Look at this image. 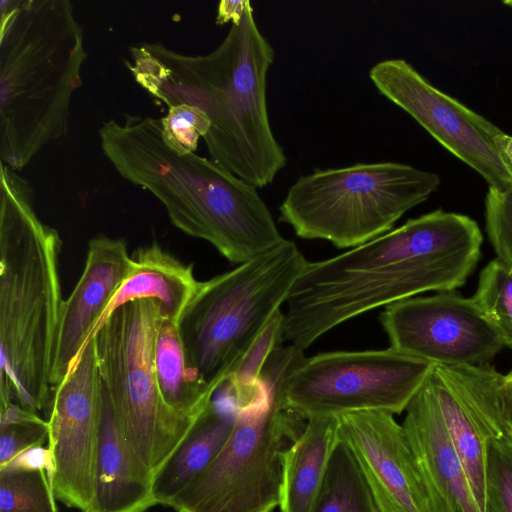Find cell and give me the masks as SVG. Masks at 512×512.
I'll return each instance as SVG.
<instances>
[{"label":"cell","instance_id":"cell-1","mask_svg":"<svg viewBox=\"0 0 512 512\" xmlns=\"http://www.w3.org/2000/svg\"><path fill=\"white\" fill-rule=\"evenodd\" d=\"M135 80L158 102L176 108L203 138L210 159L256 188L273 182L288 158L267 106V75L275 59L248 1L211 52L187 55L160 43L129 49Z\"/></svg>","mask_w":512,"mask_h":512},{"label":"cell","instance_id":"cell-2","mask_svg":"<svg viewBox=\"0 0 512 512\" xmlns=\"http://www.w3.org/2000/svg\"><path fill=\"white\" fill-rule=\"evenodd\" d=\"M482 243L475 220L437 209L346 252L307 261L286 301L284 340L304 351L371 310L455 291L475 270Z\"/></svg>","mask_w":512,"mask_h":512},{"label":"cell","instance_id":"cell-3","mask_svg":"<svg viewBox=\"0 0 512 512\" xmlns=\"http://www.w3.org/2000/svg\"><path fill=\"white\" fill-rule=\"evenodd\" d=\"M103 154L121 177L152 193L171 223L241 264L282 243L258 188L176 143L161 119L127 115L99 129Z\"/></svg>","mask_w":512,"mask_h":512},{"label":"cell","instance_id":"cell-4","mask_svg":"<svg viewBox=\"0 0 512 512\" xmlns=\"http://www.w3.org/2000/svg\"><path fill=\"white\" fill-rule=\"evenodd\" d=\"M0 195V407L39 413L53 392L62 241L37 216L29 182L5 164Z\"/></svg>","mask_w":512,"mask_h":512},{"label":"cell","instance_id":"cell-5","mask_svg":"<svg viewBox=\"0 0 512 512\" xmlns=\"http://www.w3.org/2000/svg\"><path fill=\"white\" fill-rule=\"evenodd\" d=\"M0 6V158L16 170L67 133L87 54L70 1Z\"/></svg>","mask_w":512,"mask_h":512},{"label":"cell","instance_id":"cell-6","mask_svg":"<svg viewBox=\"0 0 512 512\" xmlns=\"http://www.w3.org/2000/svg\"><path fill=\"white\" fill-rule=\"evenodd\" d=\"M305 359L294 345L267 360L258 399L235 410L231 434L215 459L173 500L176 512H272L279 505L281 453L306 420L291 410L286 390Z\"/></svg>","mask_w":512,"mask_h":512},{"label":"cell","instance_id":"cell-7","mask_svg":"<svg viewBox=\"0 0 512 512\" xmlns=\"http://www.w3.org/2000/svg\"><path fill=\"white\" fill-rule=\"evenodd\" d=\"M307 260L292 240L199 281L179 331L190 367L219 390L270 318L286 303Z\"/></svg>","mask_w":512,"mask_h":512},{"label":"cell","instance_id":"cell-8","mask_svg":"<svg viewBox=\"0 0 512 512\" xmlns=\"http://www.w3.org/2000/svg\"><path fill=\"white\" fill-rule=\"evenodd\" d=\"M439 185L437 174L393 161L315 169L289 187L279 220L302 239L351 249L393 229Z\"/></svg>","mask_w":512,"mask_h":512},{"label":"cell","instance_id":"cell-9","mask_svg":"<svg viewBox=\"0 0 512 512\" xmlns=\"http://www.w3.org/2000/svg\"><path fill=\"white\" fill-rule=\"evenodd\" d=\"M162 319L156 301L140 299L112 312L93 335L116 424L154 477L201 418L175 411L161 395L155 345Z\"/></svg>","mask_w":512,"mask_h":512},{"label":"cell","instance_id":"cell-10","mask_svg":"<svg viewBox=\"0 0 512 512\" xmlns=\"http://www.w3.org/2000/svg\"><path fill=\"white\" fill-rule=\"evenodd\" d=\"M433 366L391 347L320 353L293 371L286 402L304 419L369 410L400 414Z\"/></svg>","mask_w":512,"mask_h":512},{"label":"cell","instance_id":"cell-11","mask_svg":"<svg viewBox=\"0 0 512 512\" xmlns=\"http://www.w3.org/2000/svg\"><path fill=\"white\" fill-rule=\"evenodd\" d=\"M369 77L384 97L480 174L489 187L512 188V173L495 144L502 130L492 122L433 86L404 59L377 62Z\"/></svg>","mask_w":512,"mask_h":512},{"label":"cell","instance_id":"cell-12","mask_svg":"<svg viewBox=\"0 0 512 512\" xmlns=\"http://www.w3.org/2000/svg\"><path fill=\"white\" fill-rule=\"evenodd\" d=\"M52 393L46 421L55 468L53 491L67 507L87 512L94 497L103 417V384L94 336Z\"/></svg>","mask_w":512,"mask_h":512},{"label":"cell","instance_id":"cell-13","mask_svg":"<svg viewBox=\"0 0 512 512\" xmlns=\"http://www.w3.org/2000/svg\"><path fill=\"white\" fill-rule=\"evenodd\" d=\"M380 323L391 348L434 365L487 364L504 347L473 298L455 291L391 304Z\"/></svg>","mask_w":512,"mask_h":512},{"label":"cell","instance_id":"cell-14","mask_svg":"<svg viewBox=\"0 0 512 512\" xmlns=\"http://www.w3.org/2000/svg\"><path fill=\"white\" fill-rule=\"evenodd\" d=\"M338 423L339 439L356 459L379 512H432L418 461L393 414L350 412Z\"/></svg>","mask_w":512,"mask_h":512},{"label":"cell","instance_id":"cell-15","mask_svg":"<svg viewBox=\"0 0 512 512\" xmlns=\"http://www.w3.org/2000/svg\"><path fill=\"white\" fill-rule=\"evenodd\" d=\"M131 265L123 239L106 235L90 239L84 270L62 304L50 376L52 389L64 379L93 335Z\"/></svg>","mask_w":512,"mask_h":512},{"label":"cell","instance_id":"cell-16","mask_svg":"<svg viewBox=\"0 0 512 512\" xmlns=\"http://www.w3.org/2000/svg\"><path fill=\"white\" fill-rule=\"evenodd\" d=\"M428 381L477 504L484 512L486 444L499 431L493 401L487 390L462 365H434Z\"/></svg>","mask_w":512,"mask_h":512},{"label":"cell","instance_id":"cell-17","mask_svg":"<svg viewBox=\"0 0 512 512\" xmlns=\"http://www.w3.org/2000/svg\"><path fill=\"white\" fill-rule=\"evenodd\" d=\"M405 411L402 426L424 478L432 512H481L428 378Z\"/></svg>","mask_w":512,"mask_h":512},{"label":"cell","instance_id":"cell-18","mask_svg":"<svg viewBox=\"0 0 512 512\" xmlns=\"http://www.w3.org/2000/svg\"><path fill=\"white\" fill-rule=\"evenodd\" d=\"M154 475L120 432L103 388L95 491L87 512H145L157 505Z\"/></svg>","mask_w":512,"mask_h":512},{"label":"cell","instance_id":"cell-19","mask_svg":"<svg viewBox=\"0 0 512 512\" xmlns=\"http://www.w3.org/2000/svg\"><path fill=\"white\" fill-rule=\"evenodd\" d=\"M131 258V268L105 309L93 335L112 312L140 299L156 301L162 317L179 324L198 287L193 266L182 262L157 243L138 248Z\"/></svg>","mask_w":512,"mask_h":512},{"label":"cell","instance_id":"cell-20","mask_svg":"<svg viewBox=\"0 0 512 512\" xmlns=\"http://www.w3.org/2000/svg\"><path fill=\"white\" fill-rule=\"evenodd\" d=\"M338 416L311 417L281 453L280 512H313L332 452Z\"/></svg>","mask_w":512,"mask_h":512},{"label":"cell","instance_id":"cell-21","mask_svg":"<svg viewBox=\"0 0 512 512\" xmlns=\"http://www.w3.org/2000/svg\"><path fill=\"white\" fill-rule=\"evenodd\" d=\"M235 410L225 398L212 401L195 427L154 477L157 504L170 506L173 500L215 459L227 442Z\"/></svg>","mask_w":512,"mask_h":512},{"label":"cell","instance_id":"cell-22","mask_svg":"<svg viewBox=\"0 0 512 512\" xmlns=\"http://www.w3.org/2000/svg\"><path fill=\"white\" fill-rule=\"evenodd\" d=\"M155 370L164 401L175 411L200 418L216 391L190 367L179 326L162 319L155 345Z\"/></svg>","mask_w":512,"mask_h":512},{"label":"cell","instance_id":"cell-23","mask_svg":"<svg viewBox=\"0 0 512 512\" xmlns=\"http://www.w3.org/2000/svg\"><path fill=\"white\" fill-rule=\"evenodd\" d=\"M313 512H379L356 459L340 439Z\"/></svg>","mask_w":512,"mask_h":512},{"label":"cell","instance_id":"cell-24","mask_svg":"<svg viewBox=\"0 0 512 512\" xmlns=\"http://www.w3.org/2000/svg\"><path fill=\"white\" fill-rule=\"evenodd\" d=\"M284 312L278 310L245 352L227 382L226 398L233 407L243 406L264 393L262 370L270 355L284 342Z\"/></svg>","mask_w":512,"mask_h":512},{"label":"cell","instance_id":"cell-25","mask_svg":"<svg viewBox=\"0 0 512 512\" xmlns=\"http://www.w3.org/2000/svg\"><path fill=\"white\" fill-rule=\"evenodd\" d=\"M477 307L512 349V267L495 258L480 272L473 295Z\"/></svg>","mask_w":512,"mask_h":512},{"label":"cell","instance_id":"cell-26","mask_svg":"<svg viewBox=\"0 0 512 512\" xmlns=\"http://www.w3.org/2000/svg\"><path fill=\"white\" fill-rule=\"evenodd\" d=\"M0 512H58L47 473L0 470Z\"/></svg>","mask_w":512,"mask_h":512},{"label":"cell","instance_id":"cell-27","mask_svg":"<svg viewBox=\"0 0 512 512\" xmlns=\"http://www.w3.org/2000/svg\"><path fill=\"white\" fill-rule=\"evenodd\" d=\"M48 442L47 421L15 402L0 408V468L22 451Z\"/></svg>","mask_w":512,"mask_h":512},{"label":"cell","instance_id":"cell-28","mask_svg":"<svg viewBox=\"0 0 512 512\" xmlns=\"http://www.w3.org/2000/svg\"><path fill=\"white\" fill-rule=\"evenodd\" d=\"M485 511L512 512V439L492 437L486 444Z\"/></svg>","mask_w":512,"mask_h":512},{"label":"cell","instance_id":"cell-29","mask_svg":"<svg viewBox=\"0 0 512 512\" xmlns=\"http://www.w3.org/2000/svg\"><path fill=\"white\" fill-rule=\"evenodd\" d=\"M485 227L497 258L512 267V188L489 187L485 197Z\"/></svg>","mask_w":512,"mask_h":512},{"label":"cell","instance_id":"cell-30","mask_svg":"<svg viewBox=\"0 0 512 512\" xmlns=\"http://www.w3.org/2000/svg\"><path fill=\"white\" fill-rule=\"evenodd\" d=\"M2 469L45 471L51 483L54 475V460L48 445H36L30 447L10 460Z\"/></svg>","mask_w":512,"mask_h":512},{"label":"cell","instance_id":"cell-31","mask_svg":"<svg viewBox=\"0 0 512 512\" xmlns=\"http://www.w3.org/2000/svg\"><path fill=\"white\" fill-rule=\"evenodd\" d=\"M501 410L507 436L512 439V370L502 378Z\"/></svg>","mask_w":512,"mask_h":512},{"label":"cell","instance_id":"cell-32","mask_svg":"<svg viewBox=\"0 0 512 512\" xmlns=\"http://www.w3.org/2000/svg\"><path fill=\"white\" fill-rule=\"evenodd\" d=\"M249 0H222L218 4L216 23L238 21Z\"/></svg>","mask_w":512,"mask_h":512},{"label":"cell","instance_id":"cell-33","mask_svg":"<svg viewBox=\"0 0 512 512\" xmlns=\"http://www.w3.org/2000/svg\"><path fill=\"white\" fill-rule=\"evenodd\" d=\"M495 144L504 163L512 173V136L502 131L495 137Z\"/></svg>","mask_w":512,"mask_h":512}]
</instances>
